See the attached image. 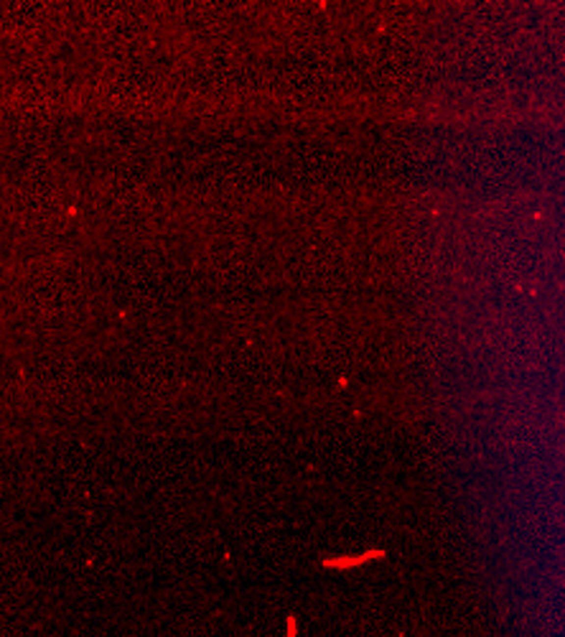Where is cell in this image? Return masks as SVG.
<instances>
[{"instance_id":"obj_1","label":"cell","mask_w":565,"mask_h":637,"mask_svg":"<svg viewBox=\"0 0 565 637\" xmlns=\"http://www.w3.org/2000/svg\"><path fill=\"white\" fill-rule=\"evenodd\" d=\"M288 635H290V637H293V635H295V625H293V619H290V622H288Z\"/></svg>"}]
</instances>
